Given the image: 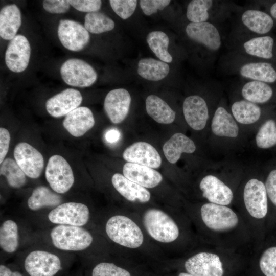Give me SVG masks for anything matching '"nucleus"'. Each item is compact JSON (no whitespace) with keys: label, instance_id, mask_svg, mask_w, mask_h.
Returning <instances> with one entry per match:
<instances>
[{"label":"nucleus","instance_id":"obj_4","mask_svg":"<svg viewBox=\"0 0 276 276\" xmlns=\"http://www.w3.org/2000/svg\"><path fill=\"white\" fill-rule=\"evenodd\" d=\"M201 219L205 225L215 232H225L236 227L239 222L236 213L230 208L207 203L200 209Z\"/></svg>","mask_w":276,"mask_h":276},{"label":"nucleus","instance_id":"obj_24","mask_svg":"<svg viewBox=\"0 0 276 276\" xmlns=\"http://www.w3.org/2000/svg\"><path fill=\"white\" fill-rule=\"evenodd\" d=\"M21 24V13L15 4L4 6L0 11V36L5 40H11Z\"/></svg>","mask_w":276,"mask_h":276},{"label":"nucleus","instance_id":"obj_38","mask_svg":"<svg viewBox=\"0 0 276 276\" xmlns=\"http://www.w3.org/2000/svg\"><path fill=\"white\" fill-rule=\"evenodd\" d=\"M212 0H193L188 5L186 16L193 23L206 22L209 18V11L212 7Z\"/></svg>","mask_w":276,"mask_h":276},{"label":"nucleus","instance_id":"obj_18","mask_svg":"<svg viewBox=\"0 0 276 276\" xmlns=\"http://www.w3.org/2000/svg\"><path fill=\"white\" fill-rule=\"evenodd\" d=\"M182 110L186 122L192 129L199 131L205 127L209 110L203 98L198 95L187 97L183 101Z\"/></svg>","mask_w":276,"mask_h":276},{"label":"nucleus","instance_id":"obj_44","mask_svg":"<svg viewBox=\"0 0 276 276\" xmlns=\"http://www.w3.org/2000/svg\"><path fill=\"white\" fill-rule=\"evenodd\" d=\"M69 3L73 7L81 12L91 13L100 9L102 1L100 0H70Z\"/></svg>","mask_w":276,"mask_h":276},{"label":"nucleus","instance_id":"obj_23","mask_svg":"<svg viewBox=\"0 0 276 276\" xmlns=\"http://www.w3.org/2000/svg\"><path fill=\"white\" fill-rule=\"evenodd\" d=\"M195 150L194 142L182 133L174 134L163 147L165 157L171 164H175L182 153L191 154Z\"/></svg>","mask_w":276,"mask_h":276},{"label":"nucleus","instance_id":"obj_25","mask_svg":"<svg viewBox=\"0 0 276 276\" xmlns=\"http://www.w3.org/2000/svg\"><path fill=\"white\" fill-rule=\"evenodd\" d=\"M211 129L219 136L236 137L239 133V127L234 118L224 107H218L213 116Z\"/></svg>","mask_w":276,"mask_h":276},{"label":"nucleus","instance_id":"obj_46","mask_svg":"<svg viewBox=\"0 0 276 276\" xmlns=\"http://www.w3.org/2000/svg\"><path fill=\"white\" fill-rule=\"evenodd\" d=\"M265 186L267 196L276 206V169L269 173Z\"/></svg>","mask_w":276,"mask_h":276},{"label":"nucleus","instance_id":"obj_22","mask_svg":"<svg viewBox=\"0 0 276 276\" xmlns=\"http://www.w3.org/2000/svg\"><path fill=\"white\" fill-rule=\"evenodd\" d=\"M111 182L115 189L125 199L131 202L146 203L151 198L150 192L120 173L114 174Z\"/></svg>","mask_w":276,"mask_h":276},{"label":"nucleus","instance_id":"obj_34","mask_svg":"<svg viewBox=\"0 0 276 276\" xmlns=\"http://www.w3.org/2000/svg\"><path fill=\"white\" fill-rule=\"evenodd\" d=\"M147 42L156 56L161 61L171 63L173 58L168 51L169 38L167 35L160 31L150 32L146 37Z\"/></svg>","mask_w":276,"mask_h":276},{"label":"nucleus","instance_id":"obj_1","mask_svg":"<svg viewBox=\"0 0 276 276\" xmlns=\"http://www.w3.org/2000/svg\"><path fill=\"white\" fill-rule=\"evenodd\" d=\"M105 231L108 237L114 243L129 248L140 247L144 236L137 224L124 215H115L106 222Z\"/></svg>","mask_w":276,"mask_h":276},{"label":"nucleus","instance_id":"obj_45","mask_svg":"<svg viewBox=\"0 0 276 276\" xmlns=\"http://www.w3.org/2000/svg\"><path fill=\"white\" fill-rule=\"evenodd\" d=\"M42 4L44 9L52 14L64 13L68 11L71 6L67 0H44Z\"/></svg>","mask_w":276,"mask_h":276},{"label":"nucleus","instance_id":"obj_36","mask_svg":"<svg viewBox=\"0 0 276 276\" xmlns=\"http://www.w3.org/2000/svg\"><path fill=\"white\" fill-rule=\"evenodd\" d=\"M0 174L5 177L9 185L13 188H20L26 182L25 174L12 158L4 160L1 164Z\"/></svg>","mask_w":276,"mask_h":276},{"label":"nucleus","instance_id":"obj_33","mask_svg":"<svg viewBox=\"0 0 276 276\" xmlns=\"http://www.w3.org/2000/svg\"><path fill=\"white\" fill-rule=\"evenodd\" d=\"M273 38L270 36H262L245 41L243 48L245 52L249 55L268 59L273 57Z\"/></svg>","mask_w":276,"mask_h":276},{"label":"nucleus","instance_id":"obj_15","mask_svg":"<svg viewBox=\"0 0 276 276\" xmlns=\"http://www.w3.org/2000/svg\"><path fill=\"white\" fill-rule=\"evenodd\" d=\"M123 157L128 163L153 169L159 168L162 164V158L157 151L145 142H135L127 147L123 152Z\"/></svg>","mask_w":276,"mask_h":276},{"label":"nucleus","instance_id":"obj_13","mask_svg":"<svg viewBox=\"0 0 276 276\" xmlns=\"http://www.w3.org/2000/svg\"><path fill=\"white\" fill-rule=\"evenodd\" d=\"M31 47L27 38L18 34L10 40L5 52V62L8 68L20 73L27 67L30 60Z\"/></svg>","mask_w":276,"mask_h":276},{"label":"nucleus","instance_id":"obj_41","mask_svg":"<svg viewBox=\"0 0 276 276\" xmlns=\"http://www.w3.org/2000/svg\"><path fill=\"white\" fill-rule=\"evenodd\" d=\"M113 11L123 19H127L134 13L137 5L136 0H110Z\"/></svg>","mask_w":276,"mask_h":276},{"label":"nucleus","instance_id":"obj_32","mask_svg":"<svg viewBox=\"0 0 276 276\" xmlns=\"http://www.w3.org/2000/svg\"><path fill=\"white\" fill-rule=\"evenodd\" d=\"M234 119L242 124H251L256 122L260 118L261 110L256 104L245 100L234 102L231 107Z\"/></svg>","mask_w":276,"mask_h":276},{"label":"nucleus","instance_id":"obj_43","mask_svg":"<svg viewBox=\"0 0 276 276\" xmlns=\"http://www.w3.org/2000/svg\"><path fill=\"white\" fill-rule=\"evenodd\" d=\"M170 2V0H141L140 5L144 14L149 16L163 10Z\"/></svg>","mask_w":276,"mask_h":276},{"label":"nucleus","instance_id":"obj_31","mask_svg":"<svg viewBox=\"0 0 276 276\" xmlns=\"http://www.w3.org/2000/svg\"><path fill=\"white\" fill-rule=\"evenodd\" d=\"M241 94L245 100L255 104L263 103L271 99L273 90L266 83L251 80L243 86Z\"/></svg>","mask_w":276,"mask_h":276},{"label":"nucleus","instance_id":"obj_11","mask_svg":"<svg viewBox=\"0 0 276 276\" xmlns=\"http://www.w3.org/2000/svg\"><path fill=\"white\" fill-rule=\"evenodd\" d=\"M14 159L28 177L38 178L44 168V159L41 153L26 142L17 144L14 149Z\"/></svg>","mask_w":276,"mask_h":276},{"label":"nucleus","instance_id":"obj_42","mask_svg":"<svg viewBox=\"0 0 276 276\" xmlns=\"http://www.w3.org/2000/svg\"><path fill=\"white\" fill-rule=\"evenodd\" d=\"M92 276H131L125 269L111 263L102 262L96 265L92 271Z\"/></svg>","mask_w":276,"mask_h":276},{"label":"nucleus","instance_id":"obj_5","mask_svg":"<svg viewBox=\"0 0 276 276\" xmlns=\"http://www.w3.org/2000/svg\"><path fill=\"white\" fill-rule=\"evenodd\" d=\"M45 174L50 187L58 194L67 192L74 182V174L71 166L64 157L58 154L49 158Z\"/></svg>","mask_w":276,"mask_h":276},{"label":"nucleus","instance_id":"obj_16","mask_svg":"<svg viewBox=\"0 0 276 276\" xmlns=\"http://www.w3.org/2000/svg\"><path fill=\"white\" fill-rule=\"evenodd\" d=\"M82 101V96L79 90L67 88L47 101L46 110L53 117L60 118L79 107Z\"/></svg>","mask_w":276,"mask_h":276},{"label":"nucleus","instance_id":"obj_10","mask_svg":"<svg viewBox=\"0 0 276 276\" xmlns=\"http://www.w3.org/2000/svg\"><path fill=\"white\" fill-rule=\"evenodd\" d=\"M24 265L30 276H54L61 268L58 256L43 250L31 252L26 258Z\"/></svg>","mask_w":276,"mask_h":276},{"label":"nucleus","instance_id":"obj_39","mask_svg":"<svg viewBox=\"0 0 276 276\" xmlns=\"http://www.w3.org/2000/svg\"><path fill=\"white\" fill-rule=\"evenodd\" d=\"M257 146L267 149L276 145V123L273 120L266 121L260 128L256 136Z\"/></svg>","mask_w":276,"mask_h":276},{"label":"nucleus","instance_id":"obj_6","mask_svg":"<svg viewBox=\"0 0 276 276\" xmlns=\"http://www.w3.org/2000/svg\"><path fill=\"white\" fill-rule=\"evenodd\" d=\"M60 72L63 80L67 84L75 87L90 86L97 79V74L94 68L79 59L66 60L61 66Z\"/></svg>","mask_w":276,"mask_h":276},{"label":"nucleus","instance_id":"obj_7","mask_svg":"<svg viewBox=\"0 0 276 276\" xmlns=\"http://www.w3.org/2000/svg\"><path fill=\"white\" fill-rule=\"evenodd\" d=\"M89 211L84 204L78 202H66L52 210L48 219L52 223L59 225L81 226L87 223Z\"/></svg>","mask_w":276,"mask_h":276},{"label":"nucleus","instance_id":"obj_30","mask_svg":"<svg viewBox=\"0 0 276 276\" xmlns=\"http://www.w3.org/2000/svg\"><path fill=\"white\" fill-rule=\"evenodd\" d=\"M62 201L61 197L45 186H39L32 192L27 201L30 209L37 211L45 207H56Z\"/></svg>","mask_w":276,"mask_h":276},{"label":"nucleus","instance_id":"obj_28","mask_svg":"<svg viewBox=\"0 0 276 276\" xmlns=\"http://www.w3.org/2000/svg\"><path fill=\"white\" fill-rule=\"evenodd\" d=\"M239 73L244 78L266 83L276 81V71L267 62L247 63L241 66Z\"/></svg>","mask_w":276,"mask_h":276},{"label":"nucleus","instance_id":"obj_26","mask_svg":"<svg viewBox=\"0 0 276 276\" xmlns=\"http://www.w3.org/2000/svg\"><path fill=\"white\" fill-rule=\"evenodd\" d=\"M145 104L148 114L156 122L169 124L174 122L175 112L159 97L149 95L146 99Z\"/></svg>","mask_w":276,"mask_h":276},{"label":"nucleus","instance_id":"obj_37","mask_svg":"<svg viewBox=\"0 0 276 276\" xmlns=\"http://www.w3.org/2000/svg\"><path fill=\"white\" fill-rule=\"evenodd\" d=\"M114 22L105 14L95 12L88 13L84 18V27L89 32L100 34L112 30L114 28Z\"/></svg>","mask_w":276,"mask_h":276},{"label":"nucleus","instance_id":"obj_49","mask_svg":"<svg viewBox=\"0 0 276 276\" xmlns=\"http://www.w3.org/2000/svg\"><path fill=\"white\" fill-rule=\"evenodd\" d=\"M0 276H22V275L18 271H12L7 267L1 265L0 266Z\"/></svg>","mask_w":276,"mask_h":276},{"label":"nucleus","instance_id":"obj_17","mask_svg":"<svg viewBox=\"0 0 276 276\" xmlns=\"http://www.w3.org/2000/svg\"><path fill=\"white\" fill-rule=\"evenodd\" d=\"M188 37L212 51H218L221 45L220 34L217 28L212 23L190 22L186 28Z\"/></svg>","mask_w":276,"mask_h":276},{"label":"nucleus","instance_id":"obj_12","mask_svg":"<svg viewBox=\"0 0 276 276\" xmlns=\"http://www.w3.org/2000/svg\"><path fill=\"white\" fill-rule=\"evenodd\" d=\"M188 273L193 276H223L224 270L220 258L217 254L198 252L185 263Z\"/></svg>","mask_w":276,"mask_h":276},{"label":"nucleus","instance_id":"obj_47","mask_svg":"<svg viewBox=\"0 0 276 276\" xmlns=\"http://www.w3.org/2000/svg\"><path fill=\"white\" fill-rule=\"evenodd\" d=\"M10 142V135L8 130L0 128V164H1L8 152Z\"/></svg>","mask_w":276,"mask_h":276},{"label":"nucleus","instance_id":"obj_40","mask_svg":"<svg viewBox=\"0 0 276 276\" xmlns=\"http://www.w3.org/2000/svg\"><path fill=\"white\" fill-rule=\"evenodd\" d=\"M259 266L265 276H276V246L264 250L259 260Z\"/></svg>","mask_w":276,"mask_h":276},{"label":"nucleus","instance_id":"obj_19","mask_svg":"<svg viewBox=\"0 0 276 276\" xmlns=\"http://www.w3.org/2000/svg\"><path fill=\"white\" fill-rule=\"evenodd\" d=\"M199 188L203 197L210 203L226 206L233 200V193L231 188L214 175L204 177L200 182Z\"/></svg>","mask_w":276,"mask_h":276},{"label":"nucleus","instance_id":"obj_35","mask_svg":"<svg viewBox=\"0 0 276 276\" xmlns=\"http://www.w3.org/2000/svg\"><path fill=\"white\" fill-rule=\"evenodd\" d=\"M19 245L18 226L16 223L7 220L3 222L0 228V246L8 253L16 250Z\"/></svg>","mask_w":276,"mask_h":276},{"label":"nucleus","instance_id":"obj_8","mask_svg":"<svg viewBox=\"0 0 276 276\" xmlns=\"http://www.w3.org/2000/svg\"><path fill=\"white\" fill-rule=\"evenodd\" d=\"M243 199L247 212L252 217L261 219L266 217L268 199L263 182L256 178L248 181L244 187Z\"/></svg>","mask_w":276,"mask_h":276},{"label":"nucleus","instance_id":"obj_9","mask_svg":"<svg viewBox=\"0 0 276 276\" xmlns=\"http://www.w3.org/2000/svg\"><path fill=\"white\" fill-rule=\"evenodd\" d=\"M58 35L61 44L72 51H79L88 43L90 36L84 26L70 19H61L58 27Z\"/></svg>","mask_w":276,"mask_h":276},{"label":"nucleus","instance_id":"obj_3","mask_svg":"<svg viewBox=\"0 0 276 276\" xmlns=\"http://www.w3.org/2000/svg\"><path fill=\"white\" fill-rule=\"evenodd\" d=\"M53 245L57 248L69 251H79L88 247L93 238L90 233L81 226L58 225L50 233Z\"/></svg>","mask_w":276,"mask_h":276},{"label":"nucleus","instance_id":"obj_51","mask_svg":"<svg viewBox=\"0 0 276 276\" xmlns=\"http://www.w3.org/2000/svg\"><path fill=\"white\" fill-rule=\"evenodd\" d=\"M178 276H193L190 274H189V273H186V272H181L179 274Z\"/></svg>","mask_w":276,"mask_h":276},{"label":"nucleus","instance_id":"obj_14","mask_svg":"<svg viewBox=\"0 0 276 276\" xmlns=\"http://www.w3.org/2000/svg\"><path fill=\"white\" fill-rule=\"evenodd\" d=\"M131 101L129 93L124 88L114 89L108 93L104 99V108L112 123H120L126 119Z\"/></svg>","mask_w":276,"mask_h":276},{"label":"nucleus","instance_id":"obj_27","mask_svg":"<svg viewBox=\"0 0 276 276\" xmlns=\"http://www.w3.org/2000/svg\"><path fill=\"white\" fill-rule=\"evenodd\" d=\"M243 24L250 31L258 34L269 32L273 26V20L267 13L255 9L245 11L241 16Z\"/></svg>","mask_w":276,"mask_h":276},{"label":"nucleus","instance_id":"obj_2","mask_svg":"<svg viewBox=\"0 0 276 276\" xmlns=\"http://www.w3.org/2000/svg\"><path fill=\"white\" fill-rule=\"evenodd\" d=\"M143 222L148 234L158 242L171 243L179 236V230L176 222L159 209L153 208L146 211L143 216Z\"/></svg>","mask_w":276,"mask_h":276},{"label":"nucleus","instance_id":"obj_48","mask_svg":"<svg viewBox=\"0 0 276 276\" xmlns=\"http://www.w3.org/2000/svg\"><path fill=\"white\" fill-rule=\"evenodd\" d=\"M120 133L118 130L111 129L106 132L105 138L108 142L112 143L118 141L120 138Z\"/></svg>","mask_w":276,"mask_h":276},{"label":"nucleus","instance_id":"obj_50","mask_svg":"<svg viewBox=\"0 0 276 276\" xmlns=\"http://www.w3.org/2000/svg\"><path fill=\"white\" fill-rule=\"evenodd\" d=\"M270 12L271 16L276 19V2L274 3L270 8Z\"/></svg>","mask_w":276,"mask_h":276},{"label":"nucleus","instance_id":"obj_29","mask_svg":"<svg viewBox=\"0 0 276 276\" xmlns=\"http://www.w3.org/2000/svg\"><path fill=\"white\" fill-rule=\"evenodd\" d=\"M170 67L167 63L152 58L140 59L137 64V73L143 78L157 81L168 75Z\"/></svg>","mask_w":276,"mask_h":276},{"label":"nucleus","instance_id":"obj_20","mask_svg":"<svg viewBox=\"0 0 276 276\" xmlns=\"http://www.w3.org/2000/svg\"><path fill=\"white\" fill-rule=\"evenodd\" d=\"M95 119L87 107H79L67 114L63 121L64 128L73 136L80 137L93 127Z\"/></svg>","mask_w":276,"mask_h":276},{"label":"nucleus","instance_id":"obj_21","mask_svg":"<svg viewBox=\"0 0 276 276\" xmlns=\"http://www.w3.org/2000/svg\"><path fill=\"white\" fill-rule=\"evenodd\" d=\"M123 175L129 180L146 188L157 186L163 176L153 168L131 163H126L123 168Z\"/></svg>","mask_w":276,"mask_h":276}]
</instances>
